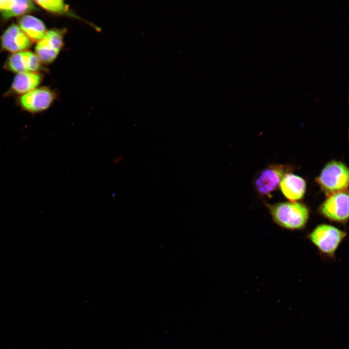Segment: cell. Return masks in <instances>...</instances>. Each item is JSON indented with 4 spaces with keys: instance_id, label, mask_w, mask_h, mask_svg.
I'll list each match as a JSON object with an SVG mask.
<instances>
[{
    "instance_id": "cell-14",
    "label": "cell",
    "mask_w": 349,
    "mask_h": 349,
    "mask_svg": "<svg viewBox=\"0 0 349 349\" xmlns=\"http://www.w3.org/2000/svg\"><path fill=\"white\" fill-rule=\"evenodd\" d=\"M37 4L51 13L67 14L70 12L68 6L61 0H35Z\"/></svg>"
},
{
    "instance_id": "cell-4",
    "label": "cell",
    "mask_w": 349,
    "mask_h": 349,
    "mask_svg": "<svg viewBox=\"0 0 349 349\" xmlns=\"http://www.w3.org/2000/svg\"><path fill=\"white\" fill-rule=\"evenodd\" d=\"M56 97V94L54 91L48 87H42L21 95L18 102L24 111L32 114H36L48 109Z\"/></svg>"
},
{
    "instance_id": "cell-5",
    "label": "cell",
    "mask_w": 349,
    "mask_h": 349,
    "mask_svg": "<svg viewBox=\"0 0 349 349\" xmlns=\"http://www.w3.org/2000/svg\"><path fill=\"white\" fill-rule=\"evenodd\" d=\"M65 32L64 29L48 31L44 37L38 42L35 51L41 62L49 63L55 60L63 47Z\"/></svg>"
},
{
    "instance_id": "cell-8",
    "label": "cell",
    "mask_w": 349,
    "mask_h": 349,
    "mask_svg": "<svg viewBox=\"0 0 349 349\" xmlns=\"http://www.w3.org/2000/svg\"><path fill=\"white\" fill-rule=\"evenodd\" d=\"M5 66L8 70L17 74L35 72L41 67V62L35 53L25 50L11 55Z\"/></svg>"
},
{
    "instance_id": "cell-2",
    "label": "cell",
    "mask_w": 349,
    "mask_h": 349,
    "mask_svg": "<svg viewBox=\"0 0 349 349\" xmlns=\"http://www.w3.org/2000/svg\"><path fill=\"white\" fill-rule=\"evenodd\" d=\"M349 169L340 161L332 160L322 169L316 181L328 195L345 190L349 184Z\"/></svg>"
},
{
    "instance_id": "cell-6",
    "label": "cell",
    "mask_w": 349,
    "mask_h": 349,
    "mask_svg": "<svg viewBox=\"0 0 349 349\" xmlns=\"http://www.w3.org/2000/svg\"><path fill=\"white\" fill-rule=\"evenodd\" d=\"M319 212L332 221L345 223L349 218L348 191L338 192L328 196L319 207Z\"/></svg>"
},
{
    "instance_id": "cell-13",
    "label": "cell",
    "mask_w": 349,
    "mask_h": 349,
    "mask_svg": "<svg viewBox=\"0 0 349 349\" xmlns=\"http://www.w3.org/2000/svg\"><path fill=\"white\" fill-rule=\"evenodd\" d=\"M31 0H0V13L4 19L22 16L35 8Z\"/></svg>"
},
{
    "instance_id": "cell-12",
    "label": "cell",
    "mask_w": 349,
    "mask_h": 349,
    "mask_svg": "<svg viewBox=\"0 0 349 349\" xmlns=\"http://www.w3.org/2000/svg\"><path fill=\"white\" fill-rule=\"evenodd\" d=\"M42 80V76L36 72L18 73L12 84V91L23 95L36 89Z\"/></svg>"
},
{
    "instance_id": "cell-11",
    "label": "cell",
    "mask_w": 349,
    "mask_h": 349,
    "mask_svg": "<svg viewBox=\"0 0 349 349\" xmlns=\"http://www.w3.org/2000/svg\"><path fill=\"white\" fill-rule=\"evenodd\" d=\"M18 27L31 41L35 42L42 39L48 31L40 19L30 15L22 16L18 21Z\"/></svg>"
},
{
    "instance_id": "cell-1",
    "label": "cell",
    "mask_w": 349,
    "mask_h": 349,
    "mask_svg": "<svg viewBox=\"0 0 349 349\" xmlns=\"http://www.w3.org/2000/svg\"><path fill=\"white\" fill-rule=\"evenodd\" d=\"M269 209L276 224L290 230L303 228L309 217L307 206L296 202L277 203L270 206Z\"/></svg>"
},
{
    "instance_id": "cell-9",
    "label": "cell",
    "mask_w": 349,
    "mask_h": 349,
    "mask_svg": "<svg viewBox=\"0 0 349 349\" xmlns=\"http://www.w3.org/2000/svg\"><path fill=\"white\" fill-rule=\"evenodd\" d=\"M0 41L2 48L13 53L26 50L32 43L18 26L14 24L4 31L1 36Z\"/></svg>"
},
{
    "instance_id": "cell-7",
    "label": "cell",
    "mask_w": 349,
    "mask_h": 349,
    "mask_svg": "<svg viewBox=\"0 0 349 349\" xmlns=\"http://www.w3.org/2000/svg\"><path fill=\"white\" fill-rule=\"evenodd\" d=\"M287 171V167L280 164L270 165L262 171L254 178V184L256 190L263 195L274 191Z\"/></svg>"
},
{
    "instance_id": "cell-10",
    "label": "cell",
    "mask_w": 349,
    "mask_h": 349,
    "mask_svg": "<svg viewBox=\"0 0 349 349\" xmlns=\"http://www.w3.org/2000/svg\"><path fill=\"white\" fill-rule=\"evenodd\" d=\"M279 186L284 195L291 202L301 199L306 191V185L304 179L292 174H286Z\"/></svg>"
},
{
    "instance_id": "cell-3",
    "label": "cell",
    "mask_w": 349,
    "mask_h": 349,
    "mask_svg": "<svg viewBox=\"0 0 349 349\" xmlns=\"http://www.w3.org/2000/svg\"><path fill=\"white\" fill-rule=\"evenodd\" d=\"M346 236V232L335 226L322 224L317 226L308 237L321 252L332 256Z\"/></svg>"
}]
</instances>
